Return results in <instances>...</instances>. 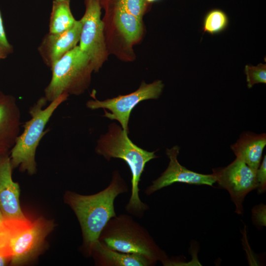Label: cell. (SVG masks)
<instances>
[{"label": "cell", "instance_id": "cell-1", "mask_svg": "<svg viewBox=\"0 0 266 266\" xmlns=\"http://www.w3.org/2000/svg\"><path fill=\"white\" fill-rule=\"evenodd\" d=\"M128 191L126 182L115 170L109 185L96 194L83 195L72 191L66 192L65 202L76 216L82 231L83 249L88 255L91 256L108 221L116 216L114 204L116 198Z\"/></svg>", "mask_w": 266, "mask_h": 266}, {"label": "cell", "instance_id": "cell-2", "mask_svg": "<svg viewBox=\"0 0 266 266\" xmlns=\"http://www.w3.org/2000/svg\"><path fill=\"white\" fill-rule=\"evenodd\" d=\"M128 133L115 123L109 125L107 133L97 141L96 153L107 161L119 158L128 165L132 173L131 194L125 209L138 218L142 217L149 206L142 202L139 196V183L147 163L158 157L155 151L149 152L134 144L129 138Z\"/></svg>", "mask_w": 266, "mask_h": 266}, {"label": "cell", "instance_id": "cell-3", "mask_svg": "<svg viewBox=\"0 0 266 266\" xmlns=\"http://www.w3.org/2000/svg\"><path fill=\"white\" fill-rule=\"evenodd\" d=\"M99 240L114 250L145 256L154 265L160 261L165 266L168 260L145 228L128 214L111 218Z\"/></svg>", "mask_w": 266, "mask_h": 266}, {"label": "cell", "instance_id": "cell-4", "mask_svg": "<svg viewBox=\"0 0 266 266\" xmlns=\"http://www.w3.org/2000/svg\"><path fill=\"white\" fill-rule=\"evenodd\" d=\"M68 96L66 94H63L50 102L47 106V101L43 97L30 108L31 119L25 122L22 133L17 138L10 152L13 168L19 167L21 171H27L29 174L36 172V150L40 140L46 133L44 131L45 127L55 111Z\"/></svg>", "mask_w": 266, "mask_h": 266}, {"label": "cell", "instance_id": "cell-5", "mask_svg": "<svg viewBox=\"0 0 266 266\" xmlns=\"http://www.w3.org/2000/svg\"><path fill=\"white\" fill-rule=\"evenodd\" d=\"M50 69L52 77L44 96L49 102L63 94L78 96L84 93L94 71L90 59L78 45L55 62Z\"/></svg>", "mask_w": 266, "mask_h": 266}, {"label": "cell", "instance_id": "cell-6", "mask_svg": "<svg viewBox=\"0 0 266 266\" xmlns=\"http://www.w3.org/2000/svg\"><path fill=\"white\" fill-rule=\"evenodd\" d=\"M104 10L102 20L109 54L123 61H133V46L141 40L144 33L142 20L120 9Z\"/></svg>", "mask_w": 266, "mask_h": 266}, {"label": "cell", "instance_id": "cell-7", "mask_svg": "<svg viewBox=\"0 0 266 266\" xmlns=\"http://www.w3.org/2000/svg\"><path fill=\"white\" fill-rule=\"evenodd\" d=\"M10 233L11 263L19 265L33 258L40 248L53 224L42 217L28 219H6Z\"/></svg>", "mask_w": 266, "mask_h": 266}, {"label": "cell", "instance_id": "cell-8", "mask_svg": "<svg viewBox=\"0 0 266 266\" xmlns=\"http://www.w3.org/2000/svg\"><path fill=\"white\" fill-rule=\"evenodd\" d=\"M85 10L82 23L79 47L90 59L94 71H99L109 55L104 34L99 0H84Z\"/></svg>", "mask_w": 266, "mask_h": 266}, {"label": "cell", "instance_id": "cell-9", "mask_svg": "<svg viewBox=\"0 0 266 266\" xmlns=\"http://www.w3.org/2000/svg\"><path fill=\"white\" fill-rule=\"evenodd\" d=\"M164 87L163 82L160 80L150 84L142 81L136 91L127 95H119L102 101L92 95L94 99L88 100L86 106L92 110L103 108L104 111L103 116L118 121L122 129L129 133L128 123L132 109L143 100L158 99Z\"/></svg>", "mask_w": 266, "mask_h": 266}, {"label": "cell", "instance_id": "cell-10", "mask_svg": "<svg viewBox=\"0 0 266 266\" xmlns=\"http://www.w3.org/2000/svg\"><path fill=\"white\" fill-rule=\"evenodd\" d=\"M212 172L215 182L229 192L235 212L242 215L245 197L257 187L256 172L238 157L225 167L213 168Z\"/></svg>", "mask_w": 266, "mask_h": 266}, {"label": "cell", "instance_id": "cell-11", "mask_svg": "<svg viewBox=\"0 0 266 266\" xmlns=\"http://www.w3.org/2000/svg\"><path fill=\"white\" fill-rule=\"evenodd\" d=\"M180 147L177 145L166 149V154L169 159L166 169L161 176L152 182V184L145 190V194L149 196L155 192L171 184L184 183L195 185H206L212 186L216 183L212 174H204L187 169L178 161Z\"/></svg>", "mask_w": 266, "mask_h": 266}, {"label": "cell", "instance_id": "cell-12", "mask_svg": "<svg viewBox=\"0 0 266 266\" xmlns=\"http://www.w3.org/2000/svg\"><path fill=\"white\" fill-rule=\"evenodd\" d=\"M82 23L76 20L73 26L62 33H48L43 38L37 50L44 63L50 68L66 53L77 45Z\"/></svg>", "mask_w": 266, "mask_h": 266}, {"label": "cell", "instance_id": "cell-13", "mask_svg": "<svg viewBox=\"0 0 266 266\" xmlns=\"http://www.w3.org/2000/svg\"><path fill=\"white\" fill-rule=\"evenodd\" d=\"M8 155L0 157V211L6 219H26L20 206L19 184L12 178Z\"/></svg>", "mask_w": 266, "mask_h": 266}, {"label": "cell", "instance_id": "cell-14", "mask_svg": "<svg viewBox=\"0 0 266 266\" xmlns=\"http://www.w3.org/2000/svg\"><path fill=\"white\" fill-rule=\"evenodd\" d=\"M20 125L15 98L0 92V157L10 153L20 134Z\"/></svg>", "mask_w": 266, "mask_h": 266}, {"label": "cell", "instance_id": "cell-15", "mask_svg": "<svg viewBox=\"0 0 266 266\" xmlns=\"http://www.w3.org/2000/svg\"><path fill=\"white\" fill-rule=\"evenodd\" d=\"M266 145V134L247 132L242 133L231 148L236 157L241 159L255 172L260 165Z\"/></svg>", "mask_w": 266, "mask_h": 266}, {"label": "cell", "instance_id": "cell-16", "mask_svg": "<svg viewBox=\"0 0 266 266\" xmlns=\"http://www.w3.org/2000/svg\"><path fill=\"white\" fill-rule=\"evenodd\" d=\"M96 264L100 266H152L147 258L137 254L125 253L114 250L99 240L92 251Z\"/></svg>", "mask_w": 266, "mask_h": 266}, {"label": "cell", "instance_id": "cell-17", "mask_svg": "<svg viewBox=\"0 0 266 266\" xmlns=\"http://www.w3.org/2000/svg\"><path fill=\"white\" fill-rule=\"evenodd\" d=\"M70 0H54L49 24V33H62L70 29L76 22L71 11Z\"/></svg>", "mask_w": 266, "mask_h": 266}, {"label": "cell", "instance_id": "cell-18", "mask_svg": "<svg viewBox=\"0 0 266 266\" xmlns=\"http://www.w3.org/2000/svg\"><path fill=\"white\" fill-rule=\"evenodd\" d=\"M101 8L117 9L130 13L142 20L151 4L146 0H99Z\"/></svg>", "mask_w": 266, "mask_h": 266}, {"label": "cell", "instance_id": "cell-19", "mask_svg": "<svg viewBox=\"0 0 266 266\" xmlns=\"http://www.w3.org/2000/svg\"><path fill=\"white\" fill-rule=\"evenodd\" d=\"M229 18L226 13L219 9H213L205 15L203 21L202 30L211 35L223 32L228 27Z\"/></svg>", "mask_w": 266, "mask_h": 266}, {"label": "cell", "instance_id": "cell-20", "mask_svg": "<svg viewBox=\"0 0 266 266\" xmlns=\"http://www.w3.org/2000/svg\"><path fill=\"white\" fill-rule=\"evenodd\" d=\"M244 72L248 88H251L255 84L266 83V65L262 63L256 66L246 65Z\"/></svg>", "mask_w": 266, "mask_h": 266}, {"label": "cell", "instance_id": "cell-21", "mask_svg": "<svg viewBox=\"0 0 266 266\" xmlns=\"http://www.w3.org/2000/svg\"><path fill=\"white\" fill-rule=\"evenodd\" d=\"M0 255L11 260L9 230L5 219L0 211Z\"/></svg>", "mask_w": 266, "mask_h": 266}, {"label": "cell", "instance_id": "cell-22", "mask_svg": "<svg viewBox=\"0 0 266 266\" xmlns=\"http://www.w3.org/2000/svg\"><path fill=\"white\" fill-rule=\"evenodd\" d=\"M258 193H265L266 191V156L265 155L262 163L256 172Z\"/></svg>", "mask_w": 266, "mask_h": 266}, {"label": "cell", "instance_id": "cell-23", "mask_svg": "<svg viewBox=\"0 0 266 266\" xmlns=\"http://www.w3.org/2000/svg\"><path fill=\"white\" fill-rule=\"evenodd\" d=\"M266 205L260 204L255 206L252 210V217L253 223L257 227L266 226Z\"/></svg>", "mask_w": 266, "mask_h": 266}, {"label": "cell", "instance_id": "cell-24", "mask_svg": "<svg viewBox=\"0 0 266 266\" xmlns=\"http://www.w3.org/2000/svg\"><path fill=\"white\" fill-rule=\"evenodd\" d=\"M0 50L8 55L13 52L12 45L7 40L0 11Z\"/></svg>", "mask_w": 266, "mask_h": 266}, {"label": "cell", "instance_id": "cell-25", "mask_svg": "<svg viewBox=\"0 0 266 266\" xmlns=\"http://www.w3.org/2000/svg\"><path fill=\"white\" fill-rule=\"evenodd\" d=\"M9 261H10L9 258L0 255V266L6 265Z\"/></svg>", "mask_w": 266, "mask_h": 266}, {"label": "cell", "instance_id": "cell-26", "mask_svg": "<svg viewBox=\"0 0 266 266\" xmlns=\"http://www.w3.org/2000/svg\"><path fill=\"white\" fill-rule=\"evenodd\" d=\"M7 56V55L0 50V60L5 59Z\"/></svg>", "mask_w": 266, "mask_h": 266}, {"label": "cell", "instance_id": "cell-27", "mask_svg": "<svg viewBox=\"0 0 266 266\" xmlns=\"http://www.w3.org/2000/svg\"><path fill=\"white\" fill-rule=\"evenodd\" d=\"M147 1V2H148V3L151 4L152 3L154 2H155V1H157L159 0H146Z\"/></svg>", "mask_w": 266, "mask_h": 266}]
</instances>
